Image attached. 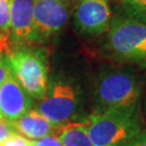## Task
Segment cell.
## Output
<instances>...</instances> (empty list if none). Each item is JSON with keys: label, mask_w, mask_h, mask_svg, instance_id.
<instances>
[{"label": "cell", "mask_w": 146, "mask_h": 146, "mask_svg": "<svg viewBox=\"0 0 146 146\" xmlns=\"http://www.w3.org/2000/svg\"><path fill=\"white\" fill-rule=\"evenodd\" d=\"M143 84L144 80L132 69H102L94 79L92 114L139 107Z\"/></svg>", "instance_id": "6da1fadb"}, {"label": "cell", "mask_w": 146, "mask_h": 146, "mask_svg": "<svg viewBox=\"0 0 146 146\" xmlns=\"http://www.w3.org/2000/svg\"><path fill=\"white\" fill-rule=\"evenodd\" d=\"M84 123L93 146H121L142 132L140 107L91 114Z\"/></svg>", "instance_id": "7a4b0ae2"}, {"label": "cell", "mask_w": 146, "mask_h": 146, "mask_svg": "<svg viewBox=\"0 0 146 146\" xmlns=\"http://www.w3.org/2000/svg\"><path fill=\"white\" fill-rule=\"evenodd\" d=\"M5 62L13 78L31 99L41 100L49 87L47 51L31 46L11 48Z\"/></svg>", "instance_id": "3957f363"}, {"label": "cell", "mask_w": 146, "mask_h": 146, "mask_svg": "<svg viewBox=\"0 0 146 146\" xmlns=\"http://www.w3.org/2000/svg\"><path fill=\"white\" fill-rule=\"evenodd\" d=\"M106 33L104 49L110 58L146 66V22L120 15Z\"/></svg>", "instance_id": "277c9868"}, {"label": "cell", "mask_w": 146, "mask_h": 146, "mask_svg": "<svg viewBox=\"0 0 146 146\" xmlns=\"http://www.w3.org/2000/svg\"><path fill=\"white\" fill-rule=\"evenodd\" d=\"M82 93L77 84L66 79L55 80L48 87L36 110L54 125L70 122L81 110Z\"/></svg>", "instance_id": "5b68a950"}, {"label": "cell", "mask_w": 146, "mask_h": 146, "mask_svg": "<svg viewBox=\"0 0 146 146\" xmlns=\"http://www.w3.org/2000/svg\"><path fill=\"white\" fill-rule=\"evenodd\" d=\"M73 5L62 0H35V43L47 41L62 31L69 20Z\"/></svg>", "instance_id": "8992f818"}, {"label": "cell", "mask_w": 146, "mask_h": 146, "mask_svg": "<svg viewBox=\"0 0 146 146\" xmlns=\"http://www.w3.org/2000/svg\"><path fill=\"white\" fill-rule=\"evenodd\" d=\"M108 0H77L74 10V26L82 35H102L111 22Z\"/></svg>", "instance_id": "52a82bcc"}, {"label": "cell", "mask_w": 146, "mask_h": 146, "mask_svg": "<svg viewBox=\"0 0 146 146\" xmlns=\"http://www.w3.org/2000/svg\"><path fill=\"white\" fill-rule=\"evenodd\" d=\"M35 0H12L11 5V48L31 46L34 37Z\"/></svg>", "instance_id": "ba28073f"}, {"label": "cell", "mask_w": 146, "mask_h": 146, "mask_svg": "<svg viewBox=\"0 0 146 146\" xmlns=\"http://www.w3.org/2000/svg\"><path fill=\"white\" fill-rule=\"evenodd\" d=\"M33 106V99L11 75L0 86V114L3 119L15 121Z\"/></svg>", "instance_id": "9c48e42d"}, {"label": "cell", "mask_w": 146, "mask_h": 146, "mask_svg": "<svg viewBox=\"0 0 146 146\" xmlns=\"http://www.w3.org/2000/svg\"><path fill=\"white\" fill-rule=\"evenodd\" d=\"M16 134L31 141L39 140L44 136L58 134V125H54L36 110H29L15 121H11Z\"/></svg>", "instance_id": "30bf717a"}, {"label": "cell", "mask_w": 146, "mask_h": 146, "mask_svg": "<svg viewBox=\"0 0 146 146\" xmlns=\"http://www.w3.org/2000/svg\"><path fill=\"white\" fill-rule=\"evenodd\" d=\"M58 137L62 146H93L84 122H68L61 125Z\"/></svg>", "instance_id": "8fae6325"}, {"label": "cell", "mask_w": 146, "mask_h": 146, "mask_svg": "<svg viewBox=\"0 0 146 146\" xmlns=\"http://www.w3.org/2000/svg\"><path fill=\"white\" fill-rule=\"evenodd\" d=\"M11 5L12 0H0V51L2 54L11 50Z\"/></svg>", "instance_id": "7c38bea8"}, {"label": "cell", "mask_w": 146, "mask_h": 146, "mask_svg": "<svg viewBox=\"0 0 146 146\" xmlns=\"http://www.w3.org/2000/svg\"><path fill=\"white\" fill-rule=\"evenodd\" d=\"M122 15L146 22V0H119Z\"/></svg>", "instance_id": "4fadbf2b"}, {"label": "cell", "mask_w": 146, "mask_h": 146, "mask_svg": "<svg viewBox=\"0 0 146 146\" xmlns=\"http://www.w3.org/2000/svg\"><path fill=\"white\" fill-rule=\"evenodd\" d=\"M16 134L11 121L0 118V145L8 141L11 136Z\"/></svg>", "instance_id": "5bb4252c"}, {"label": "cell", "mask_w": 146, "mask_h": 146, "mask_svg": "<svg viewBox=\"0 0 146 146\" xmlns=\"http://www.w3.org/2000/svg\"><path fill=\"white\" fill-rule=\"evenodd\" d=\"M31 146H62V143L60 141L58 135H49L44 136L39 140L31 141Z\"/></svg>", "instance_id": "9a60e30c"}, {"label": "cell", "mask_w": 146, "mask_h": 146, "mask_svg": "<svg viewBox=\"0 0 146 146\" xmlns=\"http://www.w3.org/2000/svg\"><path fill=\"white\" fill-rule=\"evenodd\" d=\"M0 146H31V142L20 134H14Z\"/></svg>", "instance_id": "2e32d148"}, {"label": "cell", "mask_w": 146, "mask_h": 146, "mask_svg": "<svg viewBox=\"0 0 146 146\" xmlns=\"http://www.w3.org/2000/svg\"><path fill=\"white\" fill-rule=\"evenodd\" d=\"M121 146H146V132H140Z\"/></svg>", "instance_id": "e0dca14e"}, {"label": "cell", "mask_w": 146, "mask_h": 146, "mask_svg": "<svg viewBox=\"0 0 146 146\" xmlns=\"http://www.w3.org/2000/svg\"><path fill=\"white\" fill-rule=\"evenodd\" d=\"M11 75L12 74H11L10 68L8 66V64L5 62V58L1 56L0 58V86L3 84Z\"/></svg>", "instance_id": "ac0fdd59"}, {"label": "cell", "mask_w": 146, "mask_h": 146, "mask_svg": "<svg viewBox=\"0 0 146 146\" xmlns=\"http://www.w3.org/2000/svg\"><path fill=\"white\" fill-rule=\"evenodd\" d=\"M62 1H66V2H70V3H75L77 0H62Z\"/></svg>", "instance_id": "d6986e66"}, {"label": "cell", "mask_w": 146, "mask_h": 146, "mask_svg": "<svg viewBox=\"0 0 146 146\" xmlns=\"http://www.w3.org/2000/svg\"><path fill=\"white\" fill-rule=\"evenodd\" d=\"M1 54H2V53H1V51H0V58H1Z\"/></svg>", "instance_id": "ffe728a7"}, {"label": "cell", "mask_w": 146, "mask_h": 146, "mask_svg": "<svg viewBox=\"0 0 146 146\" xmlns=\"http://www.w3.org/2000/svg\"><path fill=\"white\" fill-rule=\"evenodd\" d=\"M0 118H2V117H1V114H0Z\"/></svg>", "instance_id": "44dd1931"}]
</instances>
